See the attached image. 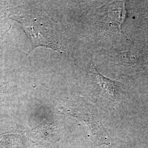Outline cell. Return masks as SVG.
<instances>
[{"label":"cell","mask_w":148,"mask_h":148,"mask_svg":"<svg viewBox=\"0 0 148 148\" xmlns=\"http://www.w3.org/2000/svg\"><path fill=\"white\" fill-rule=\"evenodd\" d=\"M22 27L32 43V49L38 47L59 50L58 46L53 38L52 32L46 23L36 17L27 16L14 19Z\"/></svg>","instance_id":"obj_1"},{"label":"cell","mask_w":148,"mask_h":148,"mask_svg":"<svg viewBox=\"0 0 148 148\" xmlns=\"http://www.w3.org/2000/svg\"><path fill=\"white\" fill-rule=\"evenodd\" d=\"M90 72L93 79L97 82V85L100 86L101 90L109 95L112 97L115 96L117 90L119 89L120 84L119 82L109 79L103 76L97 70L93 64H92Z\"/></svg>","instance_id":"obj_2"}]
</instances>
